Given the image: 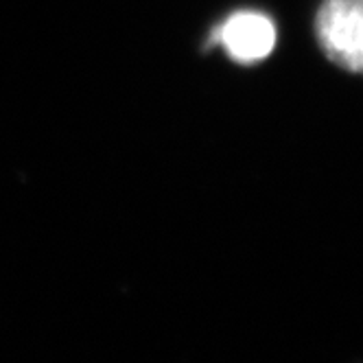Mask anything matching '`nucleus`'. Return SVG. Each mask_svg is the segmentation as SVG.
I'll list each match as a JSON object with an SVG mask.
<instances>
[{
    "label": "nucleus",
    "instance_id": "1",
    "mask_svg": "<svg viewBox=\"0 0 363 363\" xmlns=\"http://www.w3.org/2000/svg\"><path fill=\"white\" fill-rule=\"evenodd\" d=\"M315 35L335 66L363 74V0H324Z\"/></svg>",
    "mask_w": 363,
    "mask_h": 363
},
{
    "label": "nucleus",
    "instance_id": "2",
    "mask_svg": "<svg viewBox=\"0 0 363 363\" xmlns=\"http://www.w3.org/2000/svg\"><path fill=\"white\" fill-rule=\"evenodd\" d=\"M213 44H221L228 55L239 64H256L274 50L276 27L265 13L239 11L213 31L208 46Z\"/></svg>",
    "mask_w": 363,
    "mask_h": 363
}]
</instances>
